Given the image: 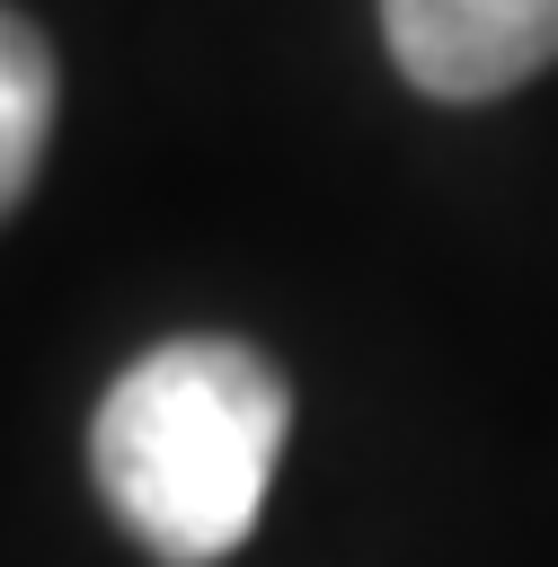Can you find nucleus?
Here are the masks:
<instances>
[{
  "label": "nucleus",
  "instance_id": "7ed1b4c3",
  "mask_svg": "<svg viewBox=\"0 0 558 567\" xmlns=\"http://www.w3.org/2000/svg\"><path fill=\"white\" fill-rule=\"evenodd\" d=\"M53 106H62V71L35 18L0 9V221L27 204L44 142H53Z\"/></svg>",
  "mask_w": 558,
  "mask_h": 567
},
{
  "label": "nucleus",
  "instance_id": "f03ea898",
  "mask_svg": "<svg viewBox=\"0 0 558 567\" xmlns=\"http://www.w3.org/2000/svg\"><path fill=\"white\" fill-rule=\"evenodd\" d=\"M390 62L443 106H478L558 62V0H381Z\"/></svg>",
  "mask_w": 558,
  "mask_h": 567
},
{
  "label": "nucleus",
  "instance_id": "f257e3e1",
  "mask_svg": "<svg viewBox=\"0 0 558 567\" xmlns=\"http://www.w3.org/2000/svg\"><path fill=\"white\" fill-rule=\"evenodd\" d=\"M283 434L292 390L257 346L168 337L97 399L89 478L159 567H221L266 514Z\"/></svg>",
  "mask_w": 558,
  "mask_h": 567
}]
</instances>
